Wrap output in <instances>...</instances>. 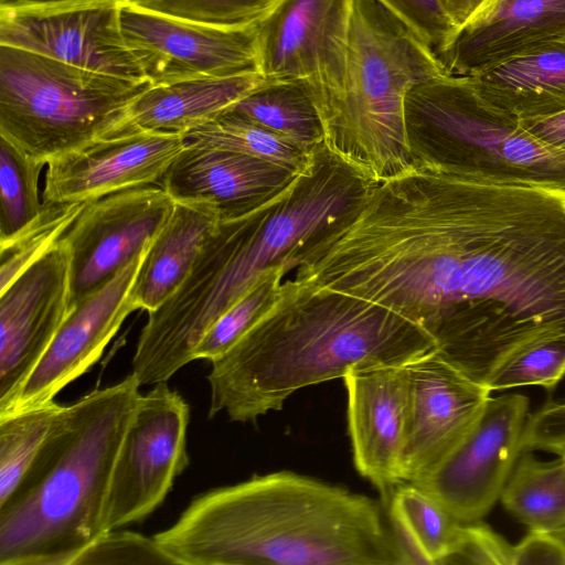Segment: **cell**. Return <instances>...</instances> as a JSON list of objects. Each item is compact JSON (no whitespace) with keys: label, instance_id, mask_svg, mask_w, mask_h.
Masks as SVG:
<instances>
[{"label":"cell","instance_id":"4","mask_svg":"<svg viewBox=\"0 0 565 565\" xmlns=\"http://www.w3.org/2000/svg\"><path fill=\"white\" fill-rule=\"evenodd\" d=\"M140 386L131 372L62 406L32 466L0 504V565H73L109 531L113 471Z\"/></svg>","mask_w":565,"mask_h":565},{"label":"cell","instance_id":"30","mask_svg":"<svg viewBox=\"0 0 565 565\" xmlns=\"http://www.w3.org/2000/svg\"><path fill=\"white\" fill-rule=\"evenodd\" d=\"M85 202H43L38 217L0 243V291L46 254L71 227Z\"/></svg>","mask_w":565,"mask_h":565},{"label":"cell","instance_id":"37","mask_svg":"<svg viewBox=\"0 0 565 565\" xmlns=\"http://www.w3.org/2000/svg\"><path fill=\"white\" fill-rule=\"evenodd\" d=\"M565 565V540L556 534L530 531L513 545L510 565Z\"/></svg>","mask_w":565,"mask_h":565},{"label":"cell","instance_id":"2","mask_svg":"<svg viewBox=\"0 0 565 565\" xmlns=\"http://www.w3.org/2000/svg\"><path fill=\"white\" fill-rule=\"evenodd\" d=\"M153 536L178 565H403L384 502L292 471L196 495Z\"/></svg>","mask_w":565,"mask_h":565},{"label":"cell","instance_id":"20","mask_svg":"<svg viewBox=\"0 0 565 565\" xmlns=\"http://www.w3.org/2000/svg\"><path fill=\"white\" fill-rule=\"evenodd\" d=\"M561 38H565V0H491L437 56L451 75L471 76Z\"/></svg>","mask_w":565,"mask_h":565},{"label":"cell","instance_id":"21","mask_svg":"<svg viewBox=\"0 0 565 565\" xmlns=\"http://www.w3.org/2000/svg\"><path fill=\"white\" fill-rule=\"evenodd\" d=\"M268 81L253 72L151 85L131 103L111 135L140 130L184 135L216 118Z\"/></svg>","mask_w":565,"mask_h":565},{"label":"cell","instance_id":"33","mask_svg":"<svg viewBox=\"0 0 565 565\" xmlns=\"http://www.w3.org/2000/svg\"><path fill=\"white\" fill-rule=\"evenodd\" d=\"M565 375V338L534 344L508 363L490 384L492 391L527 385L555 387Z\"/></svg>","mask_w":565,"mask_h":565},{"label":"cell","instance_id":"12","mask_svg":"<svg viewBox=\"0 0 565 565\" xmlns=\"http://www.w3.org/2000/svg\"><path fill=\"white\" fill-rule=\"evenodd\" d=\"M174 200L160 185L134 186L86 201L61 241L70 260V311L146 250Z\"/></svg>","mask_w":565,"mask_h":565},{"label":"cell","instance_id":"17","mask_svg":"<svg viewBox=\"0 0 565 565\" xmlns=\"http://www.w3.org/2000/svg\"><path fill=\"white\" fill-rule=\"evenodd\" d=\"M147 250L72 307L8 413L53 401L99 360L125 319L136 310L129 291Z\"/></svg>","mask_w":565,"mask_h":565},{"label":"cell","instance_id":"27","mask_svg":"<svg viewBox=\"0 0 565 565\" xmlns=\"http://www.w3.org/2000/svg\"><path fill=\"white\" fill-rule=\"evenodd\" d=\"M387 510L398 516L420 544L430 564H448L458 547L463 523L417 484H398Z\"/></svg>","mask_w":565,"mask_h":565},{"label":"cell","instance_id":"8","mask_svg":"<svg viewBox=\"0 0 565 565\" xmlns=\"http://www.w3.org/2000/svg\"><path fill=\"white\" fill-rule=\"evenodd\" d=\"M353 0H276L259 23L258 72L309 92L322 126L347 75Z\"/></svg>","mask_w":565,"mask_h":565},{"label":"cell","instance_id":"13","mask_svg":"<svg viewBox=\"0 0 565 565\" xmlns=\"http://www.w3.org/2000/svg\"><path fill=\"white\" fill-rule=\"evenodd\" d=\"M529 416L525 395L490 397L459 445L426 479L414 484L435 497L458 521H481L500 499L523 451Z\"/></svg>","mask_w":565,"mask_h":565},{"label":"cell","instance_id":"5","mask_svg":"<svg viewBox=\"0 0 565 565\" xmlns=\"http://www.w3.org/2000/svg\"><path fill=\"white\" fill-rule=\"evenodd\" d=\"M451 75L433 49L379 0H353L347 75L323 124L326 147L371 181L414 166L405 118L408 93Z\"/></svg>","mask_w":565,"mask_h":565},{"label":"cell","instance_id":"16","mask_svg":"<svg viewBox=\"0 0 565 565\" xmlns=\"http://www.w3.org/2000/svg\"><path fill=\"white\" fill-rule=\"evenodd\" d=\"M184 146L181 134L151 130L99 138L47 162L43 202H86L156 183Z\"/></svg>","mask_w":565,"mask_h":565},{"label":"cell","instance_id":"6","mask_svg":"<svg viewBox=\"0 0 565 565\" xmlns=\"http://www.w3.org/2000/svg\"><path fill=\"white\" fill-rule=\"evenodd\" d=\"M405 118L414 161L492 183L565 190V152L483 99L468 76L418 84L406 97Z\"/></svg>","mask_w":565,"mask_h":565},{"label":"cell","instance_id":"29","mask_svg":"<svg viewBox=\"0 0 565 565\" xmlns=\"http://www.w3.org/2000/svg\"><path fill=\"white\" fill-rule=\"evenodd\" d=\"M44 164L0 136V243L11 239L41 213L38 183Z\"/></svg>","mask_w":565,"mask_h":565},{"label":"cell","instance_id":"7","mask_svg":"<svg viewBox=\"0 0 565 565\" xmlns=\"http://www.w3.org/2000/svg\"><path fill=\"white\" fill-rule=\"evenodd\" d=\"M150 86L0 45V136L47 164L111 135Z\"/></svg>","mask_w":565,"mask_h":565},{"label":"cell","instance_id":"38","mask_svg":"<svg viewBox=\"0 0 565 565\" xmlns=\"http://www.w3.org/2000/svg\"><path fill=\"white\" fill-rule=\"evenodd\" d=\"M520 121L539 140L565 152V110L547 117Z\"/></svg>","mask_w":565,"mask_h":565},{"label":"cell","instance_id":"19","mask_svg":"<svg viewBox=\"0 0 565 565\" xmlns=\"http://www.w3.org/2000/svg\"><path fill=\"white\" fill-rule=\"evenodd\" d=\"M299 173L242 152L185 143L160 182L174 202L209 203L225 221L249 212Z\"/></svg>","mask_w":565,"mask_h":565},{"label":"cell","instance_id":"9","mask_svg":"<svg viewBox=\"0 0 565 565\" xmlns=\"http://www.w3.org/2000/svg\"><path fill=\"white\" fill-rule=\"evenodd\" d=\"M190 407L167 382L140 395L125 433L107 500L108 530L142 521L189 466Z\"/></svg>","mask_w":565,"mask_h":565},{"label":"cell","instance_id":"24","mask_svg":"<svg viewBox=\"0 0 565 565\" xmlns=\"http://www.w3.org/2000/svg\"><path fill=\"white\" fill-rule=\"evenodd\" d=\"M500 500L530 531L561 536L565 532V457L540 461L531 450H523Z\"/></svg>","mask_w":565,"mask_h":565},{"label":"cell","instance_id":"28","mask_svg":"<svg viewBox=\"0 0 565 565\" xmlns=\"http://www.w3.org/2000/svg\"><path fill=\"white\" fill-rule=\"evenodd\" d=\"M62 406L53 399L0 415V504L32 466Z\"/></svg>","mask_w":565,"mask_h":565},{"label":"cell","instance_id":"32","mask_svg":"<svg viewBox=\"0 0 565 565\" xmlns=\"http://www.w3.org/2000/svg\"><path fill=\"white\" fill-rule=\"evenodd\" d=\"M276 0H135L138 4L169 17L220 26L257 22Z\"/></svg>","mask_w":565,"mask_h":565},{"label":"cell","instance_id":"22","mask_svg":"<svg viewBox=\"0 0 565 565\" xmlns=\"http://www.w3.org/2000/svg\"><path fill=\"white\" fill-rule=\"evenodd\" d=\"M492 106L519 118L565 110V38L508 57L468 76Z\"/></svg>","mask_w":565,"mask_h":565},{"label":"cell","instance_id":"11","mask_svg":"<svg viewBox=\"0 0 565 565\" xmlns=\"http://www.w3.org/2000/svg\"><path fill=\"white\" fill-rule=\"evenodd\" d=\"M120 22L127 47L151 85L258 72L260 20L202 24L125 0Z\"/></svg>","mask_w":565,"mask_h":565},{"label":"cell","instance_id":"3","mask_svg":"<svg viewBox=\"0 0 565 565\" xmlns=\"http://www.w3.org/2000/svg\"><path fill=\"white\" fill-rule=\"evenodd\" d=\"M434 351L420 326L387 307L284 279L259 321L211 362L209 417L255 423L300 388Z\"/></svg>","mask_w":565,"mask_h":565},{"label":"cell","instance_id":"14","mask_svg":"<svg viewBox=\"0 0 565 565\" xmlns=\"http://www.w3.org/2000/svg\"><path fill=\"white\" fill-rule=\"evenodd\" d=\"M68 312V250L60 239L0 291V415L11 411Z\"/></svg>","mask_w":565,"mask_h":565},{"label":"cell","instance_id":"35","mask_svg":"<svg viewBox=\"0 0 565 565\" xmlns=\"http://www.w3.org/2000/svg\"><path fill=\"white\" fill-rule=\"evenodd\" d=\"M437 54L456 28L437 0H379Z\"/></svg>","mask_w":565,"mask_h":565},{"label":"cell","instance_id":"40","mask_svg":"<svg viewBox=\"0 0 565 565\" xmlns=\"http://www.w3.org/2000/svg\"><path fill=\"white\" fill-rule=\"evenodd\" d=\"M456 31L479 14L491 0H437Z\"/></svg>","mask_w":565,"mask_h":565},{"label":"cell","instance_id":"1","mask_svg":"<svg viewBox=\"0 0 565 565\" xmlns=\"http://www.w3.org/2000/svg\"><path fill=\"white\" fill-rule=\"evenodd\" d=\"M302 273L417 323L490 388L518 354L565 338V190L415 161L311 241Z\"/></svg>","mask_w":565,"mask_h":565},{"label":"cell","instance_id":"18","mask_svg":"<svg viewBox=\"0 0 565 565\" xmlns=\"http://www.w3.org/2000/svg\"><path fill=\"white\" fill-rule=\"evenodd\" d=\"M406 365L358 369L342 379L353 462L382 493L384 504L403 483L401 465L408 412Z\"/></svg>","mask_w":565,"mask_h":565},{"label":"cell","instance_id":"23","mask_svg":"<svg viewBox=\"0 0 565 565\" xmlns=\"http://www.w3.org/2000/svg\"><path fill=\"white\" fill-rule=\"evenodd\" d=\"M221 221L218 211L209 203L175 202L130 288L129 300L136 310H156L181 287Z\"/></svg>","mask_w":565,"mask_h":565},{"label":"cell","instance_id":"15","mask_svg":"<svg viewBox=\"0 0 565 565\" xmlns=\"http://www.w3.org/2000/svg\"><path fill=\"white\" fill-rule=\"evenodd\" d=\"M408 412L402 455L403 482L426 479L459 445L484 409L491 390L436 351L407 365Z\"/></svg>","mask_w":565,"mask_h":565},{"label":"cell","instance_id":"34","mask_svg":"<svg viewBox=\"0 0 565 565\" xmlns=\"http://www.w3.org/2000/svg\"><path fill=\"white\" fill-rule=\"evenodd\" d=\"M73 565L178 564L154 536L113 529L87 546Z\"/></svg>","mask_w":565,"mask_h":565},{"label":"cell","instance_id":"10","mask_svg":"<svg viewBox=\"0 0 565 565\" xmlns=\"http://www.w3.org/2000/svg\"><path fill=\"white\" fill-rule=\"evenodd\" d=\"M125 0H42L0 4V45L88 71L146 79L125 42Z\"/></svg>","mask_w":565,"mask_h":565},{"label":"cell","instance_id":"26","mask_svg":"<svg viewBox=\"0 0 565 565\" xmlns=\"http://www.w3.org/2000/svg\"><path fill=\"white\" fill-rule=\"evenodd\" d=\"M183 137L185 143L242 152L281 164L295 172H301L309 164L312 154L231 110L191 129Z\"/></svg>","mask_w":565,"mask_h":565},{"label":"cell","instance_id":"41","mask_svg":"<svg viewBox=\"0 0 565 565\" xmlns=\"http://www.w3.org/2000/svg\"><path fill=\"white\" fill-rule=\"evenodd\" d=\"M42 0H0V4L19 3V2H32Z\"/></svg>","mask_w":565,"mask_h":565},{"label":"cell","instance_id":"36","mask_svg":"<svg viewBox=\"0 0 565 565\" xmlns=\"http://www.w3.org/2000/svg\"><path fill=\"white\" fill-rule=\"evenodd\" d=\"M513 545L481 521L463 523L448 564L510 565Z\"/></svg>","mask_w":565,"mask_h":565},{"label":"cell","instance_id":"31","mask_svg":"<svg viewBox=\"0 0 565 565\" xmlns=\"http://www.w3.org/2000/svg\"><path fill=\"white\" fill-rule=\"evenodd\" d=\"M287 275L284 264L267 269L207 330L194 351V360L212 362L227 352L270 308Z\"/></svg>","mask_w":565,"mask_h":565},{"label":"cell","instance_id":"39","mask_svg":"<svg viewBox=\"0 0 565 565\" xmlns=\"http://www.w3.org/2000/svg\"><path fill=\"white\" fill-rule=\"evenodd\" d=\"M387 509V508H386ZM390 523L399 548L403 565L430 564L427 555L405 523L387 510Z\"/></svg>","mask_w":565,"mask_h":565},{"label":"cell","instance_id":"42","mask_svg":"<svg viewBox=\"0 0 565 565\" xmlns=\"http://www.w3.org/2000/svg\"><path fill=\"white\" fill-rule=\"evenodd\" d=\"M553 454L565 457V446L556 449ZM565 540V532L561 535Z\"/></svg>","mask_w":565,"mask_h":565},{"label":"cell","instance_id":"25","mask_svg":"<svg viewBox=\"0 0 565 565\" xmlns=\"http://www.w3.org/2000/svg\"><path fill=\"white\" fill-rule=\"evenodd\" d=\"M227 110L264 126L307 153L324 143L319 113L300 82L269 79Z\"/></svg>","mask_w":565,"mask_h":565}]
</instances>
